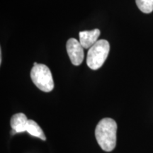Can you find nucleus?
Returning <instances> with one entry per match:
<instances>
[{
    "instance_id": "f03ea898",
    "label": "nucleus",
    "mask_w": 153,
    "mask_h": 153,
    "mask_svg": "<svg viewBox=\"0 0 153 153\" xmlns=\"http://www.w3.org/2000/svg\"><path fill=\"white\" fill-rule=\"evenodd\" d=\"M110 51L109 43L104 39L99 40L89 49L87 64L91 70H97L103 65Z\"/></svg>"
},
{
    "instance_id": "39448f33",
    "label": "nucleus",
    "mask_w": 153,
    "mask_h": 153,
    "mask_svg": "<svg viewBox=\"0 0 153 153\" xmlns=\"http://www.w3.org/2000/svg\"><path fill=\"white\" fill-rule=\"evenodd\" d=\"M100 33V30L98 28L79 32V43H81L83 48L89 49L92 47L98 41Z\"/></svg>"
},
{
    "instance_id": "f257e3e1",
    "label": "nucleus",
    "mask_w": 153,
    "mask_h": 153,
    "mask_svg": "<svg viewBox=\"0 0 153 153\" xmlns=\"http://www.w3.org/2000/svg\"><path fill=\"white\" fill-rule=\"evenodd\" d=\"M117 124L114 119L105 118L97 124L95 129V137L103 150L111 152L116 145Z\"/></svg>"
},
{
    "instance_id": "423d86ee",
    "label": "nucleus",
    "mask_w": 153,
    "mask_h": 153,
    "mask_svg": "<svg viewBox=\"0 0 153 153\" xmlns=\"http://www.w3.org/2000/svg\"><path fill=\"white\" fill-rule=\"evenodd\" d=\"M28 118L23 113L14 114L11 118V127L16 133L26 131V126L28 123Z\"/></svg>"
},
{
    "instance_id": "7ed1b4c3",
    "label": "nucleus",
    "mask_w": 153,
    "mask_h": 153,
    "mask_svg": "<svg viewBox=\"0 0 153 153\" xmlns=\"http://www.w3.org/2000/svg\"><path fill=\"white\" fill-rule=\"evenodd\" d=\"M30 78L36 87L44 92H50L54 89L53 75L48 67L38 64L30 71Z\"/></svg>"
},
{
    "instance_id": "20e7f679",
    "label": "nucleus",
    "mask_w": 153,
    "mask_h": 153,
    "mask_svg": "<svg viewBox=\"0 0 153 153\" xmlns=\"http://www.w3.org/2000/svg\"><path fill=\"white\" fill-rule=\"evenodd\" d=\"M67 52L72 64L75 66L79 65L84 60V50L79 41L71 38L66 44Z\"/></svg>"
},
{
    "instance_id": "0eeeda50",
    "label": "nucleus",
    "mask_w": 153,
    "mask_h": 153,
    "mask_svg": "<svg viewBox=\"0 0 153 153\" xmlns=\"http://www.w3.org/2000/svg\"><path fill=\"white\" fill-rule=\"evenodd\" d=\"M26 132H28L32 136L37 137L43 140H46V137L43 130L38 126V124L33 120H28L27 126H26Z\"/></svg>"
},
{
    "instance_id": "6e6552de",
    "label": "nucleus",
    "mask_w": 153,
    "mask_h": 153,
    "mask_svg": "<svg viewBox=\"0 0 153 153\" xmlns=\"http://www.w3.org/2000/svg\"><path fill=\"white\" fill-rule=\"evenodd\" d=\"M138 9L145 14H150L153 11V0H135Z\"/></svg>"
}]
</instances>
